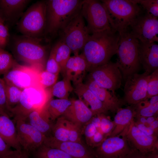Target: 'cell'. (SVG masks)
I'll use <instances>...</instances> for the list:
<instances>
[{"instance_id":"cell-1","label":"cell","mask_w":158,"mask_h":158,"mask_svg":"<svg viewBox=\"0 0 158 158\" xmlns=\"http://www.w3.org/2000/svg\"><path fill=\"white\" fill-rule=\"evenodd\" d=\"M119 37V32L111 28L90 35L81 53L87 63V72L110 61L117 53Z\"/></svg>"},{"instance_id":"cell-2","label":"cell","mask_w":158,"mask_h":158,"mask_svg":"<svg viewBox=\"0 0 158 158\" xmlns=\"http://www.w3.org/2000/svg\"><path fill=\"white\" fill-rule=\"evenodd\" d=\"M83 0H49L45 1L47 32L61 31L81 11Z\"/></svg>"},{"instance_id":"cell-3","label":"cell","mask_w":158,"mask_h":158,"mask_svg":"<svg viewBox=\"0 0 158 158\" xmlns=\"http://www.w3.org/2000/svg\"><path fill=\"white\" fill-rule=\"evenodd\" d=\"M120 37L116 62L125 81L129 76L138 73L141 65L139 56V41L130 33L129 28L119 33Z\"/></svg>"},{"instance_id":"cell-4","label":"cell","mask_w":158,"mask_h":158,"mask_svg":"<svg viewBox=\"0 0 158 158\" xmlns=\"http://www.w3.org/2000/svg\"><path fill=\"white\" fill-rule=\"evenodd\" d=\"M107 12L111 28L119 33L129 28L133 21L144 12L133 0H101Z\"/></svg>"},{"instance_id":"cell-5","label":"cell","mask_w":158,"mask_h":158,"mask_svg":"<svg viewBox=\"0 0 158 158\" xmlns=\"http://www.w3.org/2000/svg\"><path fill=\"white\" fill-rule=\"evenodd\" d=\"M13 51L20 60L40 71L45 70L46 51L39 38L25 36L17 38L13 45Z\"/></svg>"},{"instance_id":"cell-6","label":"cell","mask_w":158,"mask_h":158,"mask_svg":"<svg viewBox=\"0 0 158 158\" xmlns=\"http://www.w3.org/2000/svg\"><path fill=\"white\" fill-rule=\"evenodd\" d=\"M45 2L38 1L23 13L18 23V28L24 36L37 38L46 26Z\"/></svg>"},{"instance_id":"cell-7","label":"cell","mask_w":158,"mask_h":158,"mask_svg":"<svg viewBox=\"0 0 158 158\" xmlns=\"http://www.w3.org/2000/svg\"><path fill=\"white\" fill-rule=\"evenodd\" d=\"M61 32L60 40L69 47L74 55L79 54L90 35L81 11Z\"/></svg>"},{"instance_id":"cell-8","label":"cell","mask_w":158,"mask_h":158,"mask_svg":"<svg viewBox=\"0 0 158 158\" xmlns=\"http://www.w3.org/2000/svg\"><path fill=\"white\" fill-rule=\"evenodd\" d=\"M81 13L90 34L111 28L106 9L101 1L83 0Z\"/></svg>"},{"instance_id":"cell-9","label":"cell","mask_w":158,"mask_h":158,"mask_svg":"<svg viewBox=\"0 0 158 158\" xmlns=\"http://www.w3.org/2000/svg\"><path fill=\"white\" fill-rule=\"evenodd\" d=\"M129 28L131 34L140 42H158V18L145 11L133 21Z\"/></svg>"},{"instance_id":"cell-10","label":"cell","mask_w":158,"mask_h":158,"mask_svg":"<svg viewBox=\"0 0 158 158\" xmlns=\"http://www.w3.org/2000/svg\"><path fill=\"white\" fill-rule=\"evenodd\" d=\"M88 76L102 87L115 93L121 86L123 77L116 62L107 63L94 68Z\"/></svg>"},{"instance_id":"cell-11","label":"cell","mask_w":158,"mask_h":158,"mask_svg":"<svg viewBox=\"0 0 158 158\" xmlns=\"http://www.w3.org/2000/svg\"><path fill=\"white\" fill-rule=\"evenodd\" d=\"M150 74L145 72L128 76L124 88V103L134 106L147 99V88Z\"/></svg>"},{"instance_id":"cell-12","label":"cell","mask_w":158,"mask_h":158,"mask_svg":"<svg viewBox=\"0 0 158 158\" xmlns=\"http://www.w3.org/2000/svg\"><path fill=\"white\" fill-rule=\"evenodd\" d=\"M92 149L97 158H122L133 149L121 134L107 137L99 146Z\"/></svg>"},{"instance_id":"cell-13","label":"cell","mask_w":158,"mask_h":158,"mask_svg":"<svg viewBox=\"0 0 158 158\" xmlns=\"http://www.w3.org/2000/svg\"><path fill=\"white\" fill-rule=\"evenodd\" d=\"M40 71L31 66H22L17 63L4 74L3 79L6 84L23 90L38 85L37 76Z\"/></svg>"},{"instance_id":"cell-14","label":"cell","mask_w":158,"mask_h":158,"mask_svg":"<svg viewBox=\"0 0 158 158\" xmlns=\"http://www.w3.org/2000/svg\"><path fill=\"white\" fill-rule=\"evenodd\" d=\"M121 134L125 136L133 149L141 152L147 154L158 150V137L140 130L135 125L134 120Z\"/></svg>"},{"instance_id":"cell-15","label":"cell","mask_w":158,"mask_h":158,"mask_svg":"<svg viewBox=\"0 0 158 158\" xmlns=\"http://www.w3.org/2000/svg\"><path fill=\"white\" fill-rule=\"evenodd\" d=\"M15 123L18 140L23 149L30 154L43 144L46 136L38 130L24 121Z\"/></svg>"},{"instance_id":"cell-16","label":"cell","mask_w":158,"mask_h":158,"mask_svg":"<svg viewBox=\"0 0 158 158\" xmlns=\"http://www.w3.org/2000/svg\"><path fill=\"white\" fill-rule=\"evenodd\" d=\"M44 144L50 147L60 149L73 158H97L93 150L86 147L83 143L70 141H61L52 136L45 137Z\"/></svg>"},{"instance_id":"cell-17","label":"cell","mask_w":158,"mask_h":158,"mask_svg":"<svg viewBox=\"0 0 158 158\" xmlns=\"http://www.w3.org/2000/svg\"><path fill=\"white\" fill-rule=\"evenodd\" d=\"M90 90L103 104L108 111L115 113L124 104L122 99L115 93L101 86L88 76L85 83Z\"/></svg>"},{"instance_id":"cell-18","label":"cell","mask_w":158,"mask_h":158,"mask_svg":"<svg viewBox=\"0 0 158 158\" xmlns=\"http://www.w3.org/2000/svg\"><path fill=\"white\" fill-rule=\"evenodd\" d=\"M71 100V104L62 116L82 128L94 115L82 100L79 99Z\"/></svg>"},{"instance_id":"cell-19","label":"cell","mask_w":158,"mask_h":158,"mask_svg":"<svg viewBox=\"0 0 158 158\" xmlns=\"http://www.w3.org/2000/svg\"><path fill=\"white\" fill-rule=\"evenodd\" d=\"M87 68V62L82 54L74 55L67 61L62 75L74 85L83 82Z\"/></svg>"},{"instance_id":"cell-20","label":"cell","mask_w":158,"mask_h":158,"mask_svg":"<svg viewBox=\"0 0 158 158\" xmlns=\"http://www.w3.org/2000/svg\"><path fill=\"white\" fill-rule=\"evenodd\" d=\"M140 62L145 72L150 74L158 69V44L156 42L139 41Z\"/></svg>"},{"instance_id":"cell-21","label":"cell","mask_w":158,"mask_h":158,"mask_svg":"<svg viewBox=\"0 0 158 158\" xmlns=\"http://www.w3.org/2000/svg\"><path fill=\"white\" fill-rule=\"evenodd\" d=\"M73 90L79 99L83 102L94 116L109 112L103 104L83 82L73 85Z\"/></svg>"},{"instance_id":"cell-22","label":"cell","mask_w":158,"mask_h":158,"mask_svg":"<svg viewBox=\"0 0 158 158\" xmlns=\"http://www.w3.org/2000/svg\"><path fill=\"white\" fill-rule=\"evenodd\" d=\"M7 114L0 111V136L10 147L22 149L18 138L15 123Z\"/></svg>"},{"instance_id":"cell-23","label":"cell","mask_w":158,"mask_h":158,"mask_svg":"<svg viewBox=\"0 0 158 158\" xmlns=\"http://www.w3.org/2000/svg\"><path fill=\"white\" fill-rule=\"evenodd\" d=\"M135 115L136 113L133 106L130 105L126 108H121L118 109L113 121L115 127L109 136L118 135L121 133L134 120Z\"/></svg>"},{"instance_id":"cell-24","label":"cell","mask_w":158,"mask_h":158,"mask_svg":"<svg viewBox=\"0 0 158 158\" xmlns=\"http://www.w3.org/2000/svg\"><path fill=\"white\" fill-rule=\"evenodd\" d=\"M25 121L45 136L51 131L52 125L44 109H34L29 114Z\"/></svg>"},{"instance_id":"cell-25","label":"cell","mask_w":158,"mask_h":158,"mask_svg":"<svg viewBox=\"0 0 158 158\" xmlns=\"http://www.w3.org/2000/svg\"><path fill=\"white\" fill-rule=\"evenodd\" d=\"M30 1L28 0H1L0 8L8 20L13 21L20 15Z\"/></svg>"},{"instance_id":"cell-26","label":"cell","mask_w":158,"mask_h":158,"mask_svg":"<svg viewBox=\"0 0 158 158\" xmlns=\"http://www.w3.org/2000/svg\"><path fill=\"white\" fill-rule=\"evenodd\" d=\"M34 109L30 100L27 88L23 90L19 103L10 112L15 122L19 120L25 121L29 113Z\"/></svg>"},{"instance_id":"cell-27","label":"cell","mask_w":158,"mask_h":158,"mask_svg":"<svg viewBox=\"0 0 158 158\" xmlns=\"http://www.w3.org/2000/svg\"><path fill=\"white\" fill-rule=\"evenodd\" d=\"M27 88L30 100L35 109H43L52 97L48 88L38 85Z\"/></svg>"},{"instance_id":"cell-28","label":"cell","mask_w":158,"mask_h":158,"mask_svg":"<svg viewBox=\"0 0 158 158\" xmlns=\"http://www.w3.org/2000/svg\"><path fill=\"white\" fill-rule=\"evenodd\" d=\"M71 103L69 99H53L52 97L43 109L49 120L54 121L62 116Z\"/></svg>"},{"instance_id":"cell-29","label":"cell","mask_w":158,"mask_h":158,"mask_svg":"<svg viewBox=\"0 0 158 158\" xmlns=\"http://www.w3.org/2000/svg\"><path fill=\"white\" fill-rule=\"evenodd\" d=\"M55 59L61 68V72L63 74L66 64L70 57L72 51L69 47L60 40L52 48Z\"/></svg>"},{"instance_id":"cell-30","label":"cell","mask_w":158,"mask_h":158,"mask_svg":"<svg viewBox=\"0 0 158 158\" xmlns=\"http://www.w3.org/2000/svg\"><path fill=\"white\" fill-rule=\"evenodd\" d=\"M48 88L52 97L55 96L61 99H68L70 93L73 90L71 81L65 77Z\"/></svg>"},{"instance_id":"cell-31","label":"cell","mask_w":158,"mask_h":158,"mask_svg":"<svg viewBox=\"0 0 158 158\" xmlns=\"http://www.w3.org/2000/svg\"><path fill=\"white\" fill-rule=\"evenodd\" d=\"M34 158H73L63 151L43 144L32 153Z\"/></svg>"},{"instance_id":"cell-32","label":"cell","mask_w":158,"mask_h":158,"mask_svg":"<svg viewBox=\"0 0 158 158\" xmlns=\"http://www.w3.org/2000/svg\"><path fill=\"white\" fill-rule=\"evenodd\" d=\"M136 116L144 117L158 116V102L151 104L147 98L133 106Z\"/></svg>"},{"instance_id":"cell-33","label":"cell","mask_w":158,"mask_h":158,"mask_svg":"<svg viewBox=\"0 0 158 158\" xmlns=\"http://www.w3.org/2000/svg\"><path fill=\"white\" fill-rule=\"evenodd\" d=\"M51 131L53 137L61 141H68V131L66 123V119L61 116L58 118L52 125Z\"/></svg>"},{"instance_id":"cell-34","label":"cell","mask_w":158,"mask_h":158,"mask_svg":"<svg viewBox=\"0 0 158 158\" xmlns=\"http://www.w3.org/2000/svg\"><path fill=\"white\" fill-rule=\"evenodd\" d=\"M5 85L7 104L11 114V110L19 103L23 90L13 85Z\"/></svg>"},{"instance_id":"cell-35","label":"cell","mask_w":158,"mask_h":158,"mask_svg":"<svg viewBox=\"0 0 158 158\" xmlns=\"http://www.w3.org/2000/svg\"><path fill=\"white\" fill-rule=\"evenodd\" d=\"M17 64L9 52L0 48V74H4Z\"/></svg>"},{"instance_id":"cell-36","label":"cell","mask_w":158,"mask_h":158,"mask_svg":"<svg viewBox=\"0 0 158 158\" xmlns=\"http://www.w3.org/2000/svg\"><path fill=\"white\" fill-rule=\"evenodd\" d=\"M58 76L45 70L40 71L38 74V85L44 88L50 87L57 82Z\"/></svg>"},{"instance_id":"cell-37","label":"cell","mask_w":158,"mask_h":158,"mask_svg":"<svg viewBox=\"0 0 158 158\" xmlns=\"http://www.w3.org/2000/svg\"><path fill=\"white\" fill-rule=\"evenodd\" d=\"M133 1L139 5L146 13L158 18V0H133Z\"/></svg>"},{"instance_id":"cell-38","label":"cell","mask_w":158,"mask_h":158,"mask_svg":"<svg viewBox=\"0 0 158 158\" xmlns=\"http://www.w3.org/2000/svg\"><path fill=\"white\" fill-rule=\"evenodd\" d=\"M158 95V69L150 74L147 88V99Z\"/></svg>"},{"instance_id":"cell-39","label":"cell","mask_w":158,"mask_h":158,"mask_svg":"<svg viewBox=\"0 0 158 158\" xmlns=\"http://www.w3.org/2000/svg\"><path fill=\"white\" fill-rule=\"evenodd\" d=\"M68 131L69 141L82 142L81 138L82 128L66 119Z\"/></svg>"},{"instance_id":"cell-40","label":"cell","mask_w":158,"mask_h":158,"mask_svg":"<svg viewBox=\"0 0 158 158\" xmlns=\"http://www.w3.org/2000/svg\"><path fill=\"white\" fill-rule=\"evenodd\" d=\"M101 119L100 131L107 137L110 136L113 131L115 124L113 121L106 114H99Z\"/></svg>"},{"instance_id":"cell-41","label":"cell","mask_w":158,"mask_h":158,"mask_svg":"<svg viewBox=\"0 0 158 158\" xmlns=\"http://www.w3.org/2000/svg\"><path fill=\"white\" fill-rule=\"evenodd\" d=\"M45 70L48 72L58 75L61 71L60 67L56 61L52 50L46 61Z\"/></svg>"},{"instance_id":"cell-42","label":"cell","mask_w":158,"mask_h":158,"mask_svg":"<svg viewBox=\"0 0 158 158\" xmlns=\"http://www.w3.org/2000/svg\"><path fill=\"white\" fill-rule=\"evenodd\" d=\"M0 111L11 115L7 107L5 83L3 79L0 78Z\"/></svg>"},{"instance_id":"cell-43","label":"cell","mask_w":158,"mask_h":158,"mask_svg":"<svg viewBox=\"0 0 158 158\" xmlns=\"http://www.w3.org/2000/svg\"><path fill=\"white\" fill-rule=\"evenodd\" d=\"M9 33L7 27L4 24L3 20L0 22V48L4 49L9 39Z\"/></svg>"},{"instance_id":"cell-44","label":"cell","mask_w":158,"mask_h":158,"mask_svg":"<svg viewBox=\"0 0 158 158\" xmlns=\"http://www.w3.org/2000/svg\"><path fill=\"white\" fill-rule=\"evenodd\" d=\"M107 138L101 131L97 130L87 144L94 148L100 145Z\"/></svg>"},{"instance_id":"cell-45","label":"cell","mask_w":158,"mask_h":158,"mask_svg":"<svg viewBox=\"0 0 158 158\" xmlns=\"http://www.w3.org/2000/svg\"><path fill=\"white\" fill-rule=\"evenodd\" d=\"M84 126L83 131L87 143L97 130L96 127L89 121Z\"/></svg>"},{"instance_id":"cell-46","label":"cell","mask_w":158,"mask_h":158,"mask_svg":"<svg viewBox=\"0 0 158 158\" xmlns=\"http://www.w3.org/2000/svg\"><path fill=\"white\" fill-rule=\"evenodd\" d=\"M4 158H30V154L23 149L12 150Z\"/></svg>"},{"instance_id":"cell-47","label":"cell","mask_w":158,"mask_h":158,"mask_svg":"<svg viewBox=\"0 0 158 158\" xmlns=\"http://www.w3.org/2000/svg\"><path fill=\"white\" fill-rule=\"evenodd\" d=\"M134 123L136 126L143 132L148 135L158 137V133L155 132L149 125L137 123L135 121Z\"/></svg>"},{"instance_id":"cell-48","label":"cell","mask_w":158,"mask_h":158,"mask_svg":"<svg viewBox=\"0 0 158 158\" xmlns=\"http://www.w3.org/2000/svg\"><path fill=\"white\" fill-rule=\"evenodd\" d=\"M122 158H150L148 154L141 152L133 149Z\"/></svg>"},{"instance_id":"cell-49","label":"cell","mask_w":158,"mask_h":158,"mask_svg":"<svg viewBox=\"0 0 158 158\" xmlns=\"http://www.w3.org/2000/svg\"><path fill=\"white\" fill-rule=\"evenodd\" d=\"M11 150L0 136V158H4Z\"/></svg>"},{"instance_id":"cell-50","label":"cell","mask_w":158,"mask_h":158,"mask_svg":"<svg viewBox=\"0 0 158 158\" xmlns=\"http://www.w3.org/2000/svg\"><path fill=\"white\" fill-rule=\"evenodd\" d=\"M89 122L96 127L97 130L100 131L101 119L99 115L94 116Z\"/></svg>"},{"instance_id":"cell-51","label":"cell","mask_w":158,"mask_h":158,"mask_svg":"<svg viewBox=\"0 0 158 158\" xmlns=\"http://www.w3.org/2000/svg\"><path fill=\"white\" fill-rule=\"evenodd\" d=\"M149 126L155 132L158 133V118H157Z\"/></svg>"},{"instance_id":"cell-52","label":"cell","mask_w":158,"mask_h":158,"mask_svg":"<svg viewBox=\"0 0 158 158\" xmlns=\"http://www.w3.org/2000/svg\"><path fill=\"white\" fill-rule=\"evenodd\" d=\"M2 20H3L2 18L1 17V16L0 15V22Z\"/></svg>"}]
</instances>
